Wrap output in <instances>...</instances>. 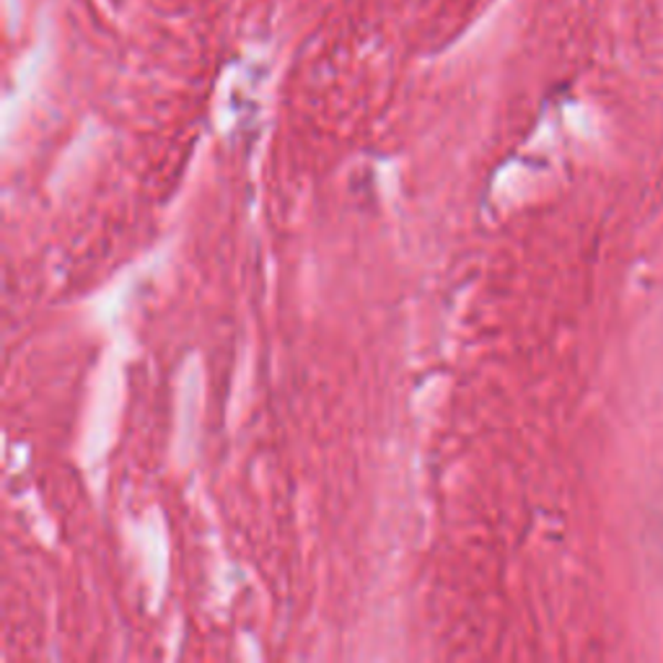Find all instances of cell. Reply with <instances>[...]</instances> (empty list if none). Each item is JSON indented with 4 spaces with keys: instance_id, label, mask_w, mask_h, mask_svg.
<instances>
[]
</instances>
